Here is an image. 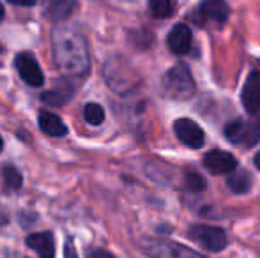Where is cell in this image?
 I'll return each mask as SVG.
<instances>
[{"instance_id": "cell-6", "label": "cell", "mask_w": 260, "mask_h": 258, "mask_svg": "<svg viewBox=\"0 0 260 258\" xmlns=\"http://www.w3.org/2000/svg\"><path fill=\"white\" fill-rule=\"evenodd\" d=\"M18 72H20L21 80L25 83H28L30 87H41L45 83V75H43L41 67H39L38 60L34 59L32 53H20L16 55L14 60Z\"/></svg>"}, {"instance_id": "cell-19", "label": "cell", "mask_w": 260, "mask_h": 258, "mask_svg": "<svg viewBox=\"0 0 260 258\" xmlns=\"http://www.w3.org/2000/svg\"><path fill=\"white\" fill-rule=\"evenodd\" d=\"M83 119L87 124L90 126H100L105 121V110L96 103H89L83 108Z\"/></svg>"}, {"instance_id": "cell-1", "label": "cell", "mask_w": 260, "mask_h": 258, "mask_svg": "<svg viewBox=\"0 0 260 258\" xmlns=\"http://www.w3.org/2000/svg\"><path fill=\"white\" fill-rule=\"evenodd\" d=\"M55 64L68 76H83L90 69L87 41L82 32L68 25H60L52 34Z\"/></svg>"}, {"instance_id": "cell-2", "label": "cell", "mask_w": 260, "mask_h": 258, "mask_svg": "<svg viewBox=\"0 0 260 258\" xmlns=\"http://www.w3.org/2000/svg\"><path fill=\"white\" fill-rule=\"evenodd\" d=\"M161 92L170 99L186 101L195 94V80L184 64L170 67L161 78Z\"/></svg>"}, {"instance_id": "cell-10", "label": "cell", "mask_w": 260, "mask_h": 258, "mask_svg": "<svg viewBox=\"0 0 260 258\" xmlns=\"http://www.w3.org/2000/svg\"><path fill=\"white\" fill-rule=\"evenodd\" d=\"M76 0H43V14L50 21H62L71 16Z\"/></svg>"}, {"instance_id": "cell-22", "label": "cell", "mask_w": 260, "mask_h": 258, "mask_svg": "<svg viewBox=\"0 0 260 258\" xmlns=\"http://www.w3.org/2000/svg\"><path fill=\"white\" fill-rule=\"evenodd\" d=\"M66 258H78V256H76L75 248H73V244H71V241L66 244Z\"/></svg>"}, {"instance_id": "cell-16", "label": "cell", "mask_w": 260, "mask_h": 258, "mask_svg": "<svg viewBox=\"0 0 260 258\" xmlns=\"http://www.w3.org/2000/svg\"><path fill=\"white\" fill-rule=\"evenodd\" d=\"M2 179H4L6 191H18L21 188V182H23L20 170L13 165H6L2 168Z\"/></svg>"}, {"instance_id": "cell-7", "label": "cell", "mask_w": 260, "mask_h": 258, "mask_svg": "<svg viewBox=\"0 0 260 258\" xmlns=\"http://www.w3.org/2000/svg\"><path fill=\"white\" fill-rule=\"evenodd\" d=\"M204 166L207 168V172H211L212 175H223V173H230L237 168V161L230 152L226 151H214L207 152L204 156Z\"/></svg>"}, {"instance_id": "cell-12", "label": "cell", "mask_w": 260, "mask_h": 258, "mask_svg": "<svg viewBox=\"0 0 260 258\" xmlns=\"http://www.w3.org/2000/svg\"><path fill=\"white\" fill-rule=\"evenodd\" d=\"M27 246L34 249L41 258H55V241L50 232L30 234L27 237Z\"/></svg>"}, {"instance_id": "cell-18", "label": "cell", "mask_w": 260, "mask_h": 258, "mask_svg": "<svg viewBox=\"0 0 260 258\" xmlns=\"http://www.w3.org/2000/svg\"><path fill=\"white\" fill-rule=\"evenodd\" d=\"M149 11L154 18H170L174 14L172 0H149Z\"/></svg>"}, {"instance_id": "cell-17", "label": "cell", "mask_w": 260, "mask_h": 258, "mask_svg": "<svg viewBox=\"0 0 260 258\" xmlns=\"http://www.w3.org/2000/svg\"><path fill=\"white\" fill-rule=\"evenodd\" d=\"M248 134V124L243 121H232L230 124H226L225 128V136L229 138L232 143H241L246 140Z\"/></svg>"}, {"instance_id": "cell-23", "label": "cell", "mask_w": 260, "mask_h": 258, "mask_svg": "<svg viewBox=\"0 0 260 258\" xmlns=\"http://www.w3.org/2000/svg\"><path fill=\"white\" fill-rule=\"evenodd\" d=\"M7 2L14 4V6H34L36 0H7Z\"/></svg>"}, {"instance_id": "cell-11", "label": "cell", "mask_w": 260, "mask_h": 258, "mask_svg": "<svg viewBox=\"0 0 260 258\" xmlns=\"http://www.w3.org/2000/svg\"><path fill=\"white\" fill-rule=\"evenodd\" d=\"M199 14L204 20L223 25L229 18V4L225 0H204L199 7Z\"/></svg>"}, {"instance_id": "cell-8", "label": "cell", "mask_w": 260, "mask_h": 258, "mask_svg": "<svg viewBox=\"0 0 260 258\" xmlns=\"http://www.w3.org/2000/svg\"><path fill=\"white\" fill-rule=\"evenodd\" d=\"M241 101L248 114H257L260 110V72H250L241 92Z\"/></svg>"}, {"instance_id": "cell-5", "label": "cell", "mask_w": 260, "mask_h": 258, "mask_svg": "<svg viewBox=\"0 0 260 258\" xmlns=\"http://www.w3.org/2000/svg\"><path fill=\"white\" fill-rule=\"evenodd\" d=\"M174 131H175V136L186 147L200 149L204 145V141H206V134H204L202 128L195 121H191V119H179V121H175Z\"/></svg>"}, {"instance_id": "cell-27", "label": "cell", "mask_w": 260, "mask_h": 258, "mask_svg": "<svg viewBox=\"0 0 260 258\" xmlns=\"http://www.w3.org/2000/svg\"><path fill=\"white\" fill-rule=\"evenodd\" d=\"M0 53H2V45H0Z\"/></svg>"}, {"instance_id": "cell-13", "label": "cell", "mask_w": 260, "mask_h": 258, "mask_svg": "<svg viewBox=\"0 0 260 258\" xmlns=\"http://www.w3.org/2000/svg\"><path fill=\"white\" fill-rule=\"evenodd\" d=\"M38 122L41 131L45 134H48V136H66L68 134V126L62 122V119L58 115L52 114V112H39Z\"/></svg>"}, {"instance_id": "cell-15", "label": "cell", "mask_w": 260, "mask_h": 258, "mask_svg": "<svg viewBox=\"0 0 260 258\" xmlns=\"http://www.w3.org/2000/svg\"><path fill=\"white\" fill-rule=\"evenodd\" d=\"M230 173H232V175H230L229 180H226L230 191H234V193H237V195L248 193L250 188H251L250 173L244 172V170H239V172H230Z\"/></svg>"}, {"instance_id": "cell-24", "label": "cell", "mask_w": 260, "mask_h": 258, "mask_svg": "<svg viewBox=\"0 0 260 258\" xmlns=\"http://www.w3.org/2000/svg\"><path fill=\"white\" fill-rule=\"evenodd\" d=\"M255 165H257V168L260 170V151L257 152V156H255Z\"/></svg>"}, {"instance_id": "cell-3", "label": "cell", "mask_w": 260, "mask_h": 258, "mask_svg": "<svg viewBox=\"0 0 260 258\" xmlns=\"http://www.w3.org/2000/svg\"><path fill=\"white\" fill-rule=\"evenodd\" d=\"M142 249L147 256L151 258H206L200 253L193 251V249L186 248L182 244L172 241H165V239H142L140 242Z\"/></svg>"}, {"instance_id": "cell-14", "label": "cell", "mask_w": 260, "mask_h": 258, "mask_svg": "<svg viewBox=\"0 0 260 258\" xmlns=\"http://www.w3.org/2000/svg\"><path fill=\"white\" fill-rule=\"evenodd\" d=\"M71 85L68 82H60L57 83V89L48 90L41 96V99L45 101L46 104H52V106H58V104H66L69 99H71Z\"/></svg>"}, {"instance_id": "cell-25", "label": "cell", "mask_w": 260, "mask_h": 258, "mask_svg": "<svg viewBox=\"0 0 260 258\" xmlns=\"http://www.w3.org/2000/svg\"><path fill=\"white\" fill-rule=\"evenodd\" d=\"M4 18V7H2V2H0V21H2Z\"/></svg>"}, {"instance_id": "cell-4", "label": "cell", "mask_w": 260, "mask_h": 258, "mask_svg": "<svg viewBox=\"0 0 260 258\" xmlns=\"http://www.w3.org/2000/svg\"><path fill=\"white\" fill-rule=\"evenodd\" d=\"M188 237L193 239L200 248L211 253H219L226 248V232L221 227H212V225H195L188 232Z\"/></svg>"}, {"instance_id": "cell-26", "label": "cell", "mask_w": 260, "mask_h": 258, "mask_svg": "<svg viewBox=\"0 0 260 258\" xmlns=\"http://www.w3.org/2000/svg\"><path fill=\"white\" fill-rule=\"evenodd\" d=\"M2 147H4V141H2V138H0V152H2Z\"/></svg>"}, {"instance_id": "cell-21", "label": "cell", "mask_w": 260, "mask_h": 258, "mask_svg": "<svg viewBox=\"0 0 260 258\" xmlns=\"http://www.w3.org/2000/svg\"><path fill=\"white\" fill-rule=\"evenodd\" d=\"M89 258H113V255L108 251H105V249H96V251L90 253Z\"/></svg>"}, {"instance_id": "cell-9", "label": "cell", "mask_w": 260, "mask_h": 258, "mask_svg": "<svg viewBox=\"0 0 260 258\" xmlns=\"http://www.w3.org/2000/svg\"><path fill=\"white\" fill-rule=\"evenodd\" d=\"M191 39H193L191 30L186 25L179 23L170 30L167 43L172 53H175V55H186L191 50Z\"/></svg>"}, {"instance_id": "cell-20", "label": "cell", "mask_w": 260, "mask_h": 258, "mask_svg": "<svg viewBox=\"0 0 260 258\" xmlns=\"http://www.w3.org/2000/svg\"><path fill=\"white\" fill-rule=\"evenodd\" d=\"M186 184H188V188L193 191H202L204 188H206V180H204V177L197 172L186 173Z\"/></svg>"}]
</instances>
